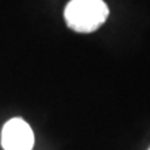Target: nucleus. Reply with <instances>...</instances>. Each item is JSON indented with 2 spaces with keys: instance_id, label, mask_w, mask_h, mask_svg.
Wrapping results in <instances>:
<instances>
[{
  "instance_id": "f257e3e1",
  "label": "nucleus",
  "mask_w": 150,
  "mask_h": 150,
  "mask_svg": "<svg viewBox=\"0 0 150 150\" xmlns=\"http://www.w3.org/2000/svg\"><path fill=\"white\" fill-rule=\"evenodd\" d=\"M109 15L103 0H70L64 18L70 29L78 33H93L104 24Z\"/></svg>"
},
{
  "instance_id": "f03ea898",
  "label": "nucleus",
  "mask_w": 150,
  "mask_h": 150,
  "mask_svg": "<svg viewBox=\"0 0 150 150\" xmlns=\"http://www.w3.org/2000/svg\"><path fill=\"white\" fill-rule=\"evenodd\" d=\"M4 150H31L34 146V133L25 120L10 119L1 131Z\"/></svg>"
}]
</instances>
